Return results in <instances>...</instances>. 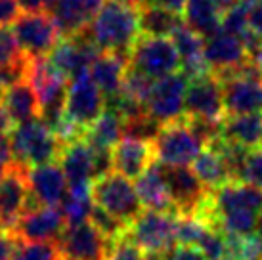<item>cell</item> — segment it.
I'll use <instances>...</instances> for the list:
<instances>
[{
	"label": "cell",
	"mask_w": 262,
	"mask_h": 260,
	"mask_svg": "<svg viewBox=\"0 0 262 260\" xmlns=\"http://www.w3.org/2000/svg\"><path fill=\"white\" fill-rule=\"evenodd\" d=\"M134 189L138 193L142 207L146 210H157V212L176 214L174 203H172V197H170V191L167 188V182H165L161 165L157 161L140 178H136Z\"/></svg>",
	"instance_id": "obj_22"
},
{
	"label": "cell",
	"mask_w": 262,
	"mask_h": 260,
	"mask_svg": "<svg viewBox=\"0 0 262 260\" xmlns=\"http://www.w3.org/2000/svg\"><path fill=\"white\" fill-rule=\"evenodd\" d=\"M12 260H61V254L56 241H40V243L15 241Z\"/></svg>",
	"instance_id": "obj_35"
},
{
	"label": "cell",
	"mask_w": 262,
	"mask_h": 260,
	"mask_svg": "<svg viewBox=\"0 0 262 260\" xmlns=\"http://www.w3.org/2000/svg\"><path fill=\"white\" fill-rule=\"evenodd\" d=\"M224 140L237 144L245 149H256L262 144V111L247 115L224 117L222 136Z\"/></svg>",
	"instance_id": "obj_26"
},
{
	"label": "cell",
	"mask_w": 262,
	"mask_h": 260,
	"mask_svg": "<svg viewBox=\"0 0 262 260\" xmlns=\"http://www.w3.org/2000/svg\"><path fill=\"white\" fill-rule=\"evenodd\" d=\"M124 237L146 254L168 256L176 249V214L142 210L126 226Z\"/></svg>",
	"instance_id": "obj_3"
},
{
	"label": "cell",
	"mask_w": 262,
	"mask_h": 260,
	"mask_svg": "<svg viewBox=\"0 0 262 260\" xmlns=\"http://www.w3.org/2000/svg\"><path fill=\"white\" fill-rule=\"evenodd\" d=\"M105 111V96L94 84L90 75H80L69 80L66 100V117L86 132L98 117Z\"/></svg>",
	"instance_id": "obj_11"
},
{
	"label": "cell",
	"mask_w": 262,
	"mask_h": 260,
	"mask_svg": "<svg viewBox=\"0 0 262 260\" xmlns=\"http://www.w3.org/2000/svg\"><path fill=\"white\" fill-rule=\"evenodd\" d=\"M191 170L209 191H214L228 182H232V174L214 145H207L197 155L195 161L191 163Z\"/></svg>",
	"instance_id": "obj_27"
},
{
	"label": "cell",
	"mask_w": 262,
	"mask_h": 260,
	"mask_svg": "<svg viewBox=\"0 0 262 260\" xmlns=\"http://www.w3.org/2000/svg\"><path fill=\"white\" fill-rule=\"evenodd\" d=\"M186 2H188V0H146L144 4L163 8V10H167V12H172V14H178V15H182L184 17Z\"/></svg>",
	"instance_id": "obj_44"
},
{
	"label": "cell",
	"mask_w": 262,
	"mask_h": 260,
	"mask_svg": "<svg viewBox=\"0 0 262 260\" xmlns=\"http://www.w3.org/2000/svg\"><path fill=\"white\" fill-rule=\"evenodd\" d=\"M140 17V35L144 36H163V38H172L176 31L184 27V17L172 12H167L163 8L142 4L138 8Z\"/></svg>",
	"instance_id": "obj_28"
},
{
	"label": "cell",
	"mask_w": 262,
	"mask_h": 260,
	"mask_svg": "<svg viewBox=\"0 0 262 260\" xmlns=\"http://www.w3.org/2000/svg\"><path fill=\"white\" fill-rule=\"evenodd\" d=\"M211 197L216 216L235 209H247L253 212L262 210V189L251 186L247 182H228L222 188L211 191Z\"/></svg>",
	"instance_id": "obj_23"
},
{
	"label": "cell",
	"mask_w": 262,
	"mask_h": 260,
	"mask_svg": "<svg viewBox=\"0 0 262 260\" xmlns=\"http://www.w3.org/2000/svg\"><path fill=\"white\" fill-rule=\"evenodd\" d=\"M186 119H203V121H224V98L220 80L209 73L197 79H189L186 92Z\"/></svg>",
	"instance_id": "obj_13"
},
{
	"label": "cell",
	"mask_w": 262,
	"mask_h": 260,
	"mask_svg": "<svg viewBox=\"0 0 262 260\" xmlns=\"http://www.w3.org/2000/svg\"><path fill=\"white\" fill-rule=\"evenodd\" d=\"M105 0H56L50 14L58 23L61 36L79 35L96 17Z\"/></svg>",
	"instance_id": "obj_20"
},
{
	"label": "cell",
	"mask_w": 262,
	"mask_h": 260,
	"mask_svg": "<svg viewBox=\"0 0 262 260\" xmlns=\"http://www.w3.org/2000/svg\"><path fill=\"white\" fill-rule=\"evenodd\" d=\"M256 220H258V212H253V210L247 209H235L220 214L219 230L228 233V235L247 237V235H255Z\"/></svg>",
	"instance_id": "obj_32"
},
{
	"label": "cell",
	"mask_w": 262,
	"mask_h": 260,
	"mask_svg": "<svg viewBox=\"0 0 262 260\" xmlns=\"http://www.w3.org/2000/svg\"><path fill=\"white\" fill-rule=\"evenodd\" d=\"M12 166H14V157H12L8 136H0V176H4Z\"/></svg>",
	"instance_id": "obj_43"
},
{
	"label": "cell",
	"mask_w": 262,
	"mask_h": 260,
	"mask_svg": "<svg viewBox=\"0 0 262 260\" xmlns=\"http://www.w3.org/2000/svg\"><path fill=\"white\" fill-rule=\"evenodd\" d=\"M84 33L100 52L130 54L140 36L138 6L123 0H105Z\"/></svg>",
	"instance_id": "obj_1"
},
{
	"label": "cell",
	"mask_w": 262,
	"mask_h": 260,
	"mask_svg": "<svg viewBox=\"0 0 262 260\" xmlns=\"http://www.w3.org/2000/svg\"><path fill=\"white\" fill-rule=\"evenodd\" d=\"M19 79H25V75L21 71H17V69H8V67H0V94L6 90L12 82Z\"/></svg>",
	"instance_id": "obj_45"
},
{
	"label": "cell",
	"mask_w": 262,
	"mask_h": 260,
	"mask_svg": "<svg viewBox=\"0 0 262 260\" xmlns=\"http://www.w3.org/2000/svg\"><path fill=\"white\" fill-rule=\"evenodd\" d=\"M184 23L203 38L222 31V15L212 0H188L184 10Z\"/></svg>",
	"instance_id": "obj_29"
},
{
	"label": "cell",
	"mask_w": 262,
	"mask_h": 260,
	"mask_svg": "<svg viewBox=\"0 0 262 260\" xmlns=\"http://www.w3.org/2000/svg\"><path fill=\"white\" fill-rule=\"evenodd\" d=\"M128 67L146 75L147 79L157 80L178 73L180 56L170 38L140 35L128 54Z\"/></svg>",
	"instance_id": "obj_7"
},
{
	"label": "cell",
	"mask_w": 262,
	"mask_h": 260,
	"mask_svg": "<svg viewBox=\"0 0 262 260\" xmlns=\"http://www.w3.org/2000/svg\"><path fill=\"white\" fill-rule=\"evenodd\" d=\"M94 201L90 195V188H67L66 197L59 203L61 216L66 226H79L88 222Z\"/></svg>",
	"instance_id": "obj_31"
},
{
	"label": "cell",
	"mask_w": 262,
	"mask_h": 260,
	"mask_svg": "<svg viewBox=\"0 0 262 260\" xmlns=\"http://www.w3.org/2000/svg\"><path fill=\"white\" fill-rule=\"evenodd\" d=\"M84 140L92 149L111 151L123 140V119L115 111L105 109L94 121V124L84 132Z\"/></svg>",
	"instance_id": "obj_30"
},
{
	"label": "cell",
	"mask_w": 262,
	"mask_h": 260,
	"mask_svg": "<svg viewBox=\"0 0 262 260\" xmlns=\"http://www.w3.org/2000/svg\"><path fill=\"white\" fill-rule=\"evenodd\" d=\"M128 69V54H115V52H100V56L90 65L88 75L94 80L105 98L115 96L121 90L124 73Z\"/></svg>",
	"instance_id": "obj_25"
},
{
	"label": "cell",
	"mask_w": 262,
	"mask_h": 260,
	"mask_svg": "<svg viewBox=\"0 0 262 260\" xmlns=\"http://www.w3.org/2000/svg\"><path fill=\"white\" fill-rule=\"evenodd\" d=\"M92 157L94 151L84 138L61 147L58 165L66 174L67 188H90L92 184Z\"/></svg>",
	"instance_id": "obj_19"
},
{
	"label": "cell",
	"mask_w": 262,
	"mask_h": 260,
	"mask_svg": "<svg viewBox=\"0 0 262 260\" xmlns=\"http://www.w3.org/2000/svg\"><path fill=\"white\" fill-rule=\"evenodd\" d=\"M21 14V6L17 0H0V27L14 25Z\"/></svg>",
	"instance_id": "obj_40"
},
{
	"label": "cell",
	"mask_w": 262,
	"mask_h": 260,
	"mask_svg": "<svg viewBox=\"0 0 262 260\" xmlns=\"http://www.w3.org/2000/svg\"><path fill=\"white\" fill-rule=\"evenodd\" d=\"M21 12L33 14V12H46V0H17Z\"/></svg>",
	"instance_id": "obj_47"
},
{
	"label": "cell",
	"mask_w": 262,
	"mask_h": 260,
	"mask_svg": "<svg viewBox=\"0 0 262 260\" xmlns=\"http://www.w3.org/2000/svg\"><path fill=\"white\" fill-rule=\"evenodd\" d=\"M157 163L167 166H188L203 151L205 142L191 130L186 119L163 124L153 140Z\"/></svg>",
	"instance_id": "obj_6"
},
{
	"label": "cell",
	"mask_w": 262,
	"mask_h": 260,
	"mask_svg": "<svg viewBox=\"0 0 262 260\" xmlns=\"http://www.w3.org/2000/svg\"><path fill=\"white\" fill-rule=\"evenodd\" d=\"M197 249L207 260H226V235L219 228H209L203 233Z\"/></svg>",
	"instance_id": "obj_37"
},
{
	"label": "cell",
	"mask_w": 262,
	"mask_h": 260,
	"mask_svg": "<svg viewBox=\"0 0 262 260\" xmlns=\"http://www.w3.org/2000/svg\"><path fill=\"white\" fill-rule=\"evenodd\" d=\"M90 195L96 207L119 218L126 226L144 210L134 184L128 178H124L123 174L110 172L102 178H96L90 184Z\"/></svg>",
	"instance_id": "obj_4"
},
{
	"label": "cell",
	"mask_w": 262,
	"mask_h": 260,
	"mask_svg": "<svg viewBox=\"0 0 262 260\" xmlns=\"http://www.w3.org/2000/svg\"><path fill=\"white\" fill-rule=\"evenodd\" d=\"M168 256H153V254H146L142 249L130 243L128 239L121 237L111 243L110 254L107 260H167Z\"/></svg>",
	"instance_id": "obj_38"
},
{
	"label": "cell",
	"mask_w": 262,
	"mask_h": 260,
	"mask_svg": "<svg viewBox=\"0 0 262 260\" xmlns=\"http://www.w3.org/2000/svg\"><path fill=\"white\" fill-rule=\"evenodd\" d=\"M31 203L27 168L14 166L4 176H0V231L14 233L15 224Z\"/></svg>",
	"instance_id": "obj_12"
},
{
	"label": "cell",
	"mask_w": 262,
	"mask_h": 260,
	"mask_svg": "<svg viewBox=\"0 0 262 260\" xmlns=\"http://www.w3.org/2000/svg\"><path fill=\"white\" fill-rule=\"evenodd\" d=\"M212 4L216 6V10L220 12V15H224L226 12H230V10L237 4V0H212Z\"/></svg>",
	"instance_id": "obj_50"
},
{
	"label": "cell",
	"mask_w": 262,
	"mask_h": 260,
	"mask_svg": "<svg viewBox=\"0 0 262 260\" xmlns=\"http://www.w3.org/2000/svg\"><path fill=\"white\" fill-rule=\"evenodd\" d=\"M249 27L262 40V0H255L253 6L247 10Z\"/></svg>",
	"instance_id": "obj_41"
},
{
	"label": "cell",
	"mask_w": 262,
	"mask_h": 260,
	"mask_svg": "<svg viewBox=\"0 0 262 260\" xmlns=\"http://www.w3.org/2000/svg\"><path fill=\"white\" fill-rule=\"evenodd\" d=\"M219 80L222 84L226 117L262 111V73L251 61Z\"/></svg>",
	"instance_id": "obj_5"
},
{
	"label": "cell",
	"mask_w": 262,
	"mask_h": 260,
	"mask_svg": "<svg viewBox=\"0 0 262 260\" xmlns=\"http://www.w3.org/2000/svg\"><path fill=\"white\" fill-rule=\"evenodd\" d=\"M167 260H207L203 253L197 247H186V245H176V249L168 254Z\"/></svg>",
	"instance_id": "obj_42"
},
{
	"label": "cell",
	"mask_w": 262,
	"mask_h": 260,
	"mask_svg": "<svg viewBox=\"0 0 262 260\" xmlns=\"http://www.w3.org/2000/svg\"><path fill=\"white\" fill-rule=\"evenodd\" d=\"M0 103L6 109L10 121L15 124H23L40 119V103L35 88L27 79H19L0 94Z\"/></svg>",
	"instance_id": "obj_21"
},
{
	"label": "cell",
	"mask_w": 262,
	"mask_h": 260,
	"mask_svg": "<svg viewBox=\"0 0 262 260\" xmlns=\"http://www.w3.org/2000/svg\"><path fill=\"white\" fill-rule=\"evenodd\" d=\"M157 161L153 142L136 140V138H123L111 149V163L113 172L123 174L128 180H136L147 168Z\"/></svg>",
	"instance_id": "obj_18"
},
{
	"label": "cell",
	"mask_w": 262,
	"mask_h": 260,
	"mask_svg": "<svg viewBox=\"0 0 262 260\" xmlns=\"http://www.w3.org/2000/svg\"><path fill=\"white\" fill-rule=\"evenodd\" d=\"M151 86H153L151 79H147L146 75H142V73L134 71V69L128 67L126 73H124L123 84H121L119 92L123 96H126V98H130V100L142 103V105H146L149 92H151Z\"/></svg>",
	"instance_id": "obj_36"
},
{
	"label": "cell",
	"mask_w": 262,
	"mask_h": 260,
	"mask_svg": "<svg viewBox=\"0 0 262 260\" xmlns=\"http://www.w3.org/2000/svg\"><path fill=\"white\" fill-rule=\"evenodd\" d=\"M241 182H247L251 186L262 189V147L251 149L241 172Z\"/></svg>",
	"instance_id": "obj_39"
},
{
	"label": "cell",
	"mask_w": 262,
	"mask_h": 260,
	"mask_svg": "<svg viewBox=\"0 0 262 260\" xmlns=\"http://www.w3.org/2000/svg\"><path fill=\"white\" fill-rule=\"evenodd\" d=\"M172 44H174L176 52L180 56V67H182V73L188 77V79H197V77H203V75H209L211 69L207 65V59H205V38L199 36L197 33L189 29V27H180L172 35Z\"/></svg>",
	"instance_id": "obj_24"
},
{
	"label": "cell",
	"mask_w": 262,
	"mask_h": 260,
	"mask_svg": "<svg viewBox=\"0 0 262 260\" xmlns=\"http://www.w3.org/2000/svg\"><path fill=\"white\" fill-rule=\"evenodd\" d=\"M15 249V239L10 233L0 231V260H12Z\"/></svg>",
	"instance_id": "obj_46"
},
{
	"label": "cell",
	"mask_w": 262,
	"mask_h": 260,
	"mask_svg": "<svg viewBox=\"0 0 262 260\" xmlns=\"http://www.w3.org/2000/svg\"><path fill=\"white\" fill-rule=\"evenodd\" d=\"M226 260H243V258H226Z\"/></svg>",
	"instance_id": "obj_52"
},
{
	"label": "cell",
	"mask_w": 262,
	"mask_h": 260,
	"mask_svg": "<svg viewBox=\"0 0 262 260\" xmlns=\"http://www.w3.org/2000/svg\"><path fill=\"white\" fill-rule=\"evenodd\" d=\"M161 165V163H159ZM167 188L170 191L172 203H174L176 214H193L199 205L209 197V189L199 182L193 170L189 166H167L161 165Z\"/></svg>",
	"instance_id": "obj_15"
},
{
	"label": "cell",
	"mask_w": 262,
	"mask_h": 260,
	"mask_svg": "<svg viewBox=\"0 0 262 260\" xmlns=\"http://www.w3.org/2000/svg\"><path fill=\"white\" fill-rule=\"evenodd\" d=\"M260 147H262V144H260Z\"/></svg>",
	"instance_id": "obj_53"
},
{
	"label": "cell",
	"mask_w": 262,
	"mask_h": 260,
	"mask_svg": "<svg viewBox=\"0 0 262 260\" xmlns=\"http://www.w3.org/2000/svg\"><path fill=\"white\" fill-rule=\"evenodd\" d=\"M188 84L189 79L184 73H172L153 80L151 92L146 101L147 115L161 126L184 119Z\"/></svg>",
	"instance_id": "obj_9"
},
{
	"label": "cell",
	"mask_w": 262,
	"mask_h": 260,
	"mask_svg": "<svg viewBox=\"0 0 262 260\" xmlns=\"http://www.w3.org/2000/svg\"><path fill=\"white\" fill-rule=\"evenodd\" d=\"M31 201L42 207H59L67 193L66 174L58 163H46L27 168Z\"/></svg>",
	"instance_id": "obj_17"
},
{
	"label": "cell",
	"mask_w": 262,
	"mask_h": 260,
	"mask_svg": "<svg viewBox=\"0 0 262 260\" xmlns=\"http://www.w3.org/2000/svg\"><path fill=\"white\" fill-rule=\"evenodd\" d=\"M12 31L27 58L48 56L61 38V31L50 12H23L12 25Z\"/></svg>",
	"instance_id": "obj_8"
},
{
	"label": "cell",
	"mask_w": 262,
	"mask_h": 260,
	"mask_svg": "<svg viewBox=\"0 0 262 260\" xmlns=\"http://www.w3.org/2000/svg\"><path fill=\"white\" fill-rule=\"evenodd\" d=\"M63 230H66V220L61 216L59 207H42L31 201L19 222L15 224L12 237L23 243L56 241Z\"/></svg>",
	"instance_id": "obj_14"
},
{
	"label": "cell",
	"mask_w": 262,
	"mask_h": 260,
	"mask_svg": "<svg viewBox=\"0 0 262 260\" xmlns=\"http://www.w3.org/2000/svg\"><path fill=\"white\" fill-rule=\"evenodd\" d=\"M12 128H14V123L10 121L6 109L2 107V103H0V136H8L12 132Z\"/></svg>",
	"instance_id": "obj_48"
},
{
	"label": "cell",
	"mask_w": 262,
	"mask_h": 260,
	"mask_svg": "<svg viewBox=\"0 0 262 260\" xmlns=\"http://www.w3.org/2000/svg\"><path fill=\"white\" fill-rule=\"evenodd\" d=\"M256 231H258L256 235H260V237H262V210L258 212V220H256Z\"/></svg>",
	"instance_id": "obj_51"
},
{
	"label": "cell",
	"mask_w": 262,
	"mask_h": 260,
	"mask_svg": "<svg viewBox=\"0 0 262 260\" xmlns=\"http://www.w3.org/2000/svg\"><path fill=\"white\" fill-rule=\"evenodd\" d=\"M203 52L209 69L219 79L237 71L249 61V52L239 38L224 31H219L216 35L205 38Z\"/></svg>",
	"instance_id": "obj_16"
},
{
	"label": "cell",
	"mask_w": 262,
	"mask_h": 260,
	"mask_svg": "<svg viewBox=\"0 0 262 260\" xmlns=\"http://www.w3.org/2000/svg\"><path fill=\"white\" fill-rule=\"evenodd\" d=\"M249 61H251V63L255 65L256 69L262 73V42L258 44L251 54H249Z\"/></svg>",
	"instance_id": "obj_49"
},
{
	"label": "cell",
	"mask_w": 262,
	"mask_h": 260,
	"mask_svg": "<svg viewBox=\"0 0 262 260\" xmlns=\"http://www.w3.org/2000/svg\"><path fill=\"white\" fill-rule=\"evenodd\" d=\"M14 163L21 168H33L46 163H58L63 145L40 119L15 124L8 134Z\"/></svg>",
	"instance_id": "obj_2"
},
{
	"label": "cell",
	"mask_w": 262,
	"mask_h": 260,
	"mask_svg": "<svg viewBox=\"0 0 262 260\" xmlns=\"http://www.w3.org/2000/svg\"><path fill=\"white\" fill-rule=\"evenodd\" d=\"M27 56L21 52L14 31L8 27H0V67L17 69L25 75L27 69Z\"/></svg>",
	"instance_id": "obj_33"
},
{
	"label": "cell",
	"mask_w": 262,
	"mask_h": 260,
	"mask_svg": "<svg viewBox=\"0 0 262 260\" xmlns=\"http://www.w3.org/2000/svg\"><path fill=\"white\" fill-rule=\"evenodd\" d=\"M211 226L203 222L195 214H182L176 216V243L186 247H197L201 241L203 233L209 230Z\"/></svg>",
	"instance_id": "obj_34"
},
{
	"label": "cell",
	"mask_w": 262,
	"mask_h": 260,
	"mask_svg": "<svg viewBox=\"0 0 262 260\" xmlns=\"http://www.w3.org/2000/svg\"><path fill=\"white\" fill-rule=\"evenodd\" d=\"M110 239L98 231L94 224L66 226L56 239L61 260H107L111 249Z\"/></svg>",
	"instance_id": "obj_10"
}]
</instances>
